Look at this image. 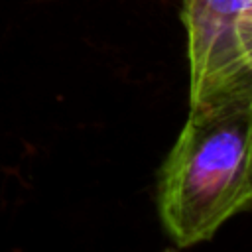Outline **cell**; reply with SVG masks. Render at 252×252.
I'll return each mask as SVG.
<instances>
[{
	"instance_id": "6da1fadb",
	"label": "cell",
	"mask_w": 252,
	"mask_h": 252,
	"mask_svg": "<svg viewBox=\"0 0 252 252\" xmlns=\"http://www.w3.org/2000/svg\"><path fill=\"white\" fill-rule=\"evenodd\" d=\"M158 213L177 248L252 209V79L189 104L158 171Z\"/></svg>"
},
{
	"instance_id": "7a4b0ae2",
	"label": "cell",
	"mask_w": 252,
	"mask_h": 252,
	"mask_svg": "<svg viewBox=\"0 0 252 252\" xmlns=\"http://www.w3.org/2000/svg\"><path fill=\"white\" fill-rule=\"evenodd\" d=\"M250 0H181L187 33L189 104L252 79L236 41V18Z\"/></svg>"
},
{
	"instance_id": "3957f363",
	"label": "cell",
	"mask_w": 252,
	"mask_h": 252,
	"mask_svg": "<svg viewBox=\"0 0 252 252\" xmlns=\"http://www.w3.org/2000/svg\"><path fill=\"white\" fill-rule=\"evenodd\" d=\"M236 41L248 69H252V0L236 18Z\"/></svg>"
},
{
	"instance_id": "277c9868",
	"label": "cell",
	"mask_w": 252,
	"mask_h": 252,
	"mask_svg": "<svg viewBox=\"0 0 252 252\" xmlns=\"http://www.w3.org/2000/svg\"><path fill=\"white\" fill-rule=\"evenodd\" d=\"M163 252H177V250H175V248H165Z\"/></svg>"
}]
</instances>
